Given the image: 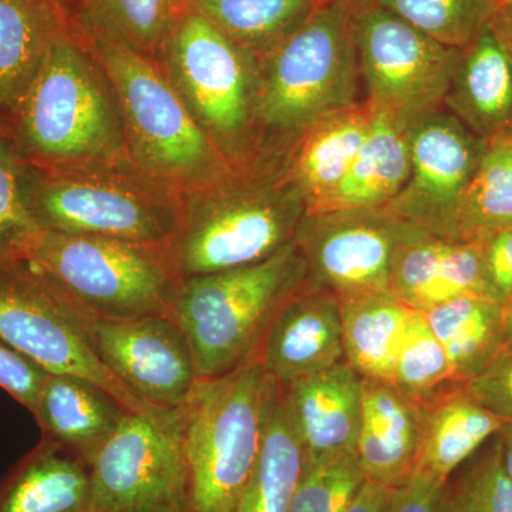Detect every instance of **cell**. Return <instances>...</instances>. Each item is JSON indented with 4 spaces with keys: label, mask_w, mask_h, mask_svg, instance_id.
Masks as SVG:
<instances>
[{
    "label": "cell",
    "mask_w": 512,
    "mask_h": 512,
    "mask_svg": "<svg viewBox=\"0 0 512 512\" xmlns=\"http://www.w3.org/2000/svg\"><path fill=\"white\" fill-rule=\"evenodd\" d=\"M0 124L25 163L37 167H136L109 79L70 16Z\"/></svg>",
    "instance_id": "6da1fadb"
},
{
    "label": "cell",
    "mask_w": 512,
    "mask_h": 512,
    "mask_svg": "<svg viewBox=\"0 0 512 512\" xmlns=\"http://www.w3.org/2000/svg\"><path fill=\"white\" fill-rule=\"evenodd\" d=\"M306 211L285 156L262 158L181 192L165 252L178 281L259 264L293 244Z\"/></svg>",
    "instance_id": "7a4b0ae2"
},
{
    "label": "cell",
    "mask_w": 512,
    "mask_h": 512,
    "mask_svg": "<svg viewBox=\"0 0 512 512\" xmlns=\"http://www.w3.org/2000/svg\"><path fill=\"white\" fill-rule=\"evenodd\" d=\"M353 6L328 0L258 57L252 119L262 157H284L323 117L360 103Z\"/></svg>",
    "instance_id": "3957f363"
},
{
    "label": "cell",
    "mask_w": 512,
    "mask_h": 512,
    "mask_svg": "<svg viewBox=\"0 0 512 512\" xmlns=\"http://www.w3.org/2000/svg\"><path fill=\"white\" fill-rule=\"evenodd\" d=\"M72 20L109 79L137 170L180 194L235 170L212 146L153 57L114 30Z\"/></svg>",
    "instance_id": "277c9868"
},
{
    "label": "cell",
    "mask_w": 512,
    "mask_h": 512,
    "mask_svg": "<svg viewBox=\"0 0 512 512\" xmlns=\"http://www.w3.org/2000/svg\"><path fill=\"white\" fill-rule=\"evenodd\" d=\"M281 386L259 360L200 379L180 410L190 512H234L254 473Z\"/></svg>",
    "instance_id": "5b68a950"
},
{
    "label": "cell",
    "mask_w": 512,
    "mask_h": 512,
    "mask_svg": "<svg viewBox=\"0 0 512 512\" xmlns=\"http://www.w3.org/2000/svg\"><path fill=\"white\" fill-rule=\"evenodd\" d=\"M306 285L293 242L259 264L181 279L167 316L190 343L200 379L217 377L258 355L275 316Z\"/></svg>",
    "instance_id": "8992f818"
},
{
    "label": "cell",
    "mask_w": 512,
    "mask_h": 512,
    "mask_svg": "<svg viewBox=\"0 0 512 512\" xmlns=\"http://www.w3.org/2000/svg\"><path fill=\"white\" fill-rule=\"evenodd\" d=\"M23 191L42 231L164 244L180 192L136 167L47 168L25 164Z\"/></svg>",
    "instance_id": "52a82bcc"
},
{
    "label": "cell",
    "mask_w": 512,
    "mask_h": 512,
    "mask_svg": "<svg viewBox=\"0 0 512 512\" xmlns=\"http://www.w3.org/2000/svg\"><path fill=\"white\" fill-rule=\"evenodd\" d=\"M25 261L89 320L167 315L180 282L164 244L40 231Z\"/></svg>",
    "instance_id": "ba28073f"
},
{
    "label": "cell",
    "mask_w": 512,
    "mask_h": 512,
    "mask_svg": "<svg viewBox=\"0 0 512 512\" xmlns=\"http://www.w3.org/2000/svg\"><path fill=\"white\" fill-rule=\"evenodd\" d=\"M185 107L231 167L262 160L254 106L258 57L238 46L192 6L156 56Z\"/></svg>",
    "instance_id": "9c48e42d"
},
{
    "label": "cell",
    "mask_w": 512,
    "mask_h": 512,
    "mask_svg": "<svg viewBox=\"0 0 512 512\" xmlns=\"http://www.w3.org/2000/svg\"><path fill=\"white\" fill-rule=\"evenodd\" d=\"M90 512H190L180 410L130 412L89 466Z\"/></svg>",
    "instance_id": "30bf717a"
},
{
    "label": "cell",
    "mask_w": 512,
    "mask_h": 512,
    "mask_svg": "<svg viewBox=\"0 0 512 512\" xmlns=\"http://www.w3.org/2000/svg\"><path fill=\"white\" fill-rule=\"evenodd\" d=\"M0 339L47 373L99 384L130 412L154 409L111 375L94 352L87 319L26 261L0 265Z\"/></svg>",
    "instance_id": "8fae6325"
},
{
    "label": "cell",
    "mask_w": 512,
    "mask_h": 512,
    "mask_svg": "<svg viewBox=\"0 0 512 512\" xmlns=\"http://www.w3.org/2000/svg\"><path fill=\"white\" fill-rule=\"evenodd\" d=\"M353 28L360 79L375 109L412 126L443 107L460 49L373 3L353 6Z\"/></svg>",
    "instance_id": "7c38bea8"
},
{
    "label": "cell",
    "mask_w": 512,
    "mask_h": 512,
    "mask_svg": "<svg viewBox=\"0 0 512 512\" xmlns=\"http://www.w3.org/2000/svg\"><path fill=\"white\" fill-rule=\"evenodd\" d=\"M389 207L306 212L295 245L308 271V284L339 301L390 291L396 245L412 228Z\"/></svg>",
    "instance_id": "4fadbf2b"
},
{
    "label": "cell",
    "mask_w": 512,
    "mask_h": 512,
    "mask_svg": "<svg viewBox=\"0 0 512 512\" xmlns=\"http://www.w3.org/2000/svg\"><path fill=\"white\" fill-rule=\"evenodd\" d=\"M410 175L390 208L402 220L447 239L488 141L440 107L409 127Z\"/></svg>",
    "instance_id": "5bb4252c"
},
{
    "label": "cell",
    "mask_w": 512,
    "mask_h": 512,
    "mask_svg": "<svg viewBox=\"0 0 512 512\" xmlns=\"http://www.w3.org/2000/svg\"><path fill=\"white\" fill-rule=\"evenodd\" d=\"M87 329L101 363L150 406L180 407L200 380L190 343L170 316L87 319Z\"/></svg>",
    "instance_id": "9a60e30c"
},
{
    "label": "cell",
    "mask_w": 512,
    "mask_h": 512,
    "mask_svg": "<svg viewBox=\"0 0 512 512\" xmlns=\"http://www.w3.org/2000/svg\"><path fill=\"white\" fill-rule=\"evenodd\" d=\"M256 359L279 386L346 362L338 296L302 288L275 316Z\"/></svg>",
    "instance_id": "2e32d148"
},
{
    "label": "cell",
    "mask_w": 512,
    "mask_h": 512,
    "mask_svg": "<svg viewBox=\"0 0 512 512\" xmlns=\"http://www.w3.org/2000/svg\"><path fill=\"white\" fill-rule=\"evenodd\" d=\"M281 397L306 461L355 454L363 377L348 363L281 386Z\"/></svg>",
    "instance_id": "e0dca14e"
},
{
    "label": "cell",
    "mask_w": 512,
    "mask_h": 512,
    "mask_svg": "<svg viewBox=\"0 0 512 512\" xmlns=\"http://www.w3.org/2000/svg\"><path fill=\"white\" fill-rule=\"evenodd\" d=\"M421 406L392 384L363 379L362 420L355 456L366 480L394 490L416 471Z\"/></svg>",
    "instance_id": "ac0fdd59"
},
{
    "label": "cell",
    "mask_w": 512,
    "mask_h": 512,
    "mask_svg": "<svg viewBox=\"0 0 512 512\" xmlns=\"http://www.w3.org/2000/svg\"><path fill=\"white\" fill-rule=\"evenodd\" d=\"M130 410L99 384L73 375H47L33 417L42 439L87 467Z\"/></svg>",
    "instance_id": "d6986e66"
},
{
    "label": "cell",
    "mask_w": 512,
    "mask_h": 512,
    "mask_svg": "<svg viewBox=\"0 0 512 512\" xmlns=\"http://www.w3.org/2000/svg\"><path fill=\"white\" fill-rule=\"evenodd\" d=\"M443 107L483 140L511 136L512 62L488 26L460 49Z\"/></svg>",
    "instance_id": "ffe728a7"
},
{
    "label": "cell",
    "mask_w": 512,
    "mask_h": 512,
    "mask_svg": "<svg viewBox=\"0 0 512 512\" xmlns=\"http://www.w3.org/2000/svg\"><path fill=\"white\" fill-rule=\"evenodd\" d=\"M375 107L367 100L353 104L309 127L285 154L293 181L305 197L308 211H319L349 173L365 143Z\"/></svg>",
    "instance_id": "44dd1931"
},
{
    "label": "cell",
    "mask_w": 512,
    "mask_h": 512,
    "mask_svg": "<svg viewBox=\"0 0 512 512\" xmlns=\"http://www.w3.org/2000/svg\"><path fill=\"white\" fill-rule=\"evenodd\" d=\"M503 424L467 393L464 384L450 387L421 406V439L414 473L447 483Z\"/></svg>",
    "instance_id": "7402d4cb"
},
{
    "label": "cell",
    "mask_w": 512,
    "mask_h": 512,
    "mask_svg": "<svg viewBox=\"0 0 512 512\" xmlns=\"http://www.w3.org/2000/svg\"><path fill=\"white\" fill-rule=\"evenodd\" d=\"M0 512H90L89 467L40 439L0 478Z\"/></svg>",
    "instance_id": "603a6c76"
},
{
    "label": "cell",
    "mask_w": 512,
    "mask_h": 512,
    "mask_svg": "<svg viewBox=\"0 0 512 512\" xmlns=\"http://www.w3.org/2000/svg\"><path fill=\"white\" fill-rule=\"evenodd\" d=\"M409 127L390 114L375 109L369 134L345 180L316 212L389 205L409 180Z\"/></svg>",
    "instance_id": "cb8c5ba5"
},
{
    "label": "cell",
    "mask_w": 512,
    "mask_h": 512,
    "mask_svg": "<svg viewBox=\"0 0 512 512\" xmlns=\"http://www.w3.org/2000/svg\"><path fill=\"white\" fill-rule=\"evenodd\" d=\"M67 20L64 6L0 0V120L29 89Z\"/></svg>",
    "instance_id": "d4e9b609"
},
{
    "label": "cell",
    "mask_w": 512,
    "mask_h": 512,
    "mask_svg": "<svg viewBox=\"0 0 512 512\" xmlns=\"http://www.w3.org/2000/svg\"><path fill=\"white\" fill-rule=\"evenodd\" d=\"M346 363L363 379L392 383L414 309L392 291L372 292L340 301Z\"/></svg>",
    "instance_id": "484cf974"
},
{
    "label": "cell",
    "mask_w": 512,
    "mask_h": 512,
    "mask_svg": "<svg viewBox=\"0 0 512 512\" xmlns=\"http://www.w3.org/2000/svg\"><path fill=\"white\" fill-rule=\"evenodd\" d=\"M424 315L460 383L473 379L507 346L503 303L495 299L463 296Z\"/></svg>",
    "instance_id": "4316f807"
},
{
    "label": "cell",
    "mask_w": 512,
    "mask_h": 512,
    "mask_svg": "<svg viewBox=\"0 0 512 512\" xmlns=\"http://www.w3.org/2000/svg\"><path fill=\"white\" fill-rule=\"evenodd\" d=\"M512 227V136L488 141L448 232V241L481 244Z\"/></svg>",
    "instance_id": "83f0119b"
},
{
    "label": "cell",
    "mask_w": 512,
    "mask_h": 512,
    "mask_svg": "<svg viewBox=\"0 0 512 512\" xmlns=\"http://www.w3.org/2000/svg\"><path fill=\"white\" fill-rule=\"evenodd\" d=\"M328 0H194L215 28L256 57L274 50Z\"/></svg>",
    "instance_id": "f1b7e54d"
},
{
    "label": "cell",
    "mask_w": 512,
    "mask_h": 512,
    "mask_svg": "<svg viewBox=\"0 0 512 512\" xmlns=\"http://www.w3.org/2000/svg\"><path fill=\"white\" fill-rule=\"evenodd\" d=\"M305 463L301 440L279 393L258 463L234 512H291Z\"/></svg>",
    "instance_id": "f546056e"
},
{
    "label": "cell",
    "mask_w": 512,
    "mask_h": 512,
    "mask_svg": "<svg viewBox=\"0 0 512 512\" xmlns=\"http://www.w3.org/2000/svg\"><path fill=\"white\" fill-rule=\"evenodd\" d=\"M192 6L194 0H76L66 9L76 22L114 30L156 60L168 33Z\"/></svg>",
    "instance_id": "4dcf8cb0"
},
{
    "label": "cell",
    "mask_w": 512,
    "mask_h": 512,
    "mask_svg": "<svg viewBox=\"0 0 512 512\" xmlns=\"http://www.w3.org/2000/svg\"><path fill=\"white\" fill-rule=\"evenodd\" d=\"M392 386L420 406L430 403L458 382L453 366L426 315L414 311L394 363Z\"/></svg>",
    "instance_id": "1f68e13d"
},
{
    "label": "cell",
    "mask_w": 512,
    "mask_h": 512,
    "mask_svg": "<svg viewBox=\"0 0 512 512\" xmlns=\"http://www.w3.org/2000/svg\"><path fill=\"white\" fill-rule=\"evenodd\" d=\"M389 10L437 42L454 49L470 45L487 28L494 0H365Z\"/></svg>",
    "instance_id": "d6a6232c"
},
{
    "label": "cell",
    "mask_w": 512,
    "mask_h": 512,
    "mask_svg": "<svg viewBox=\"0 0 512 512\" xmlns=\"http://www.w3.org/2000/svg\"><path fill=\"white\" fill-rule=\"evenodd\" d=\"M443 247V238L413 224L394 249L390 291L414 311L426 313L443 303Z\"/></svg>",
    "instance_id": "836d02e7"
},
{
    "label": "cell",
    "mask_w": 512,
    "mask_h": 512,
    "mask_svg": "<svg viewBox=\"0 0 512 512\" xmlns=\"http://www.w3.org/2000/svg\"><path fill=\"white\" fill-rule=\"evenodd\" d=\"M441 491L436 512H512V480L505 473L497 434Z\"/></svg>",
    "instance_id": "e575fe53"
},
{
    "label": "cell",
    "mask_w": 512,
    "mask_h": 512,
    "mask_svg": "<svg viewBox=\"0 0 512 512\" xmlns=\"http://www.w3.org/2000/svg\"><path fill=\"white\" fill-rule=\"evenodd\" d=\"M25 160L0 124V265L25 261L42 229L30 215L23 191Z\"/></svg>",
    "instance_id": "d590c367"
},
{
    "label": "cell",
    "mask_w": 512,
    "mask_h": 512,
    "mask_svg": "<svg viewBox=\"0 0 512 512\" xmlns=\"http://www.w3.org/2000/svg\"><path fill=\"white\" fill-rule=\"evenodd\" d=\"M365 483L353 453L306 461L291 512H345Z\"/></svg>",
    "instance_id": "8d00e7d4"
},
{
    "label": "cell",
    "mask_w": 512,
    "mask_h": 512,
    "mask_svg": "<svg viewBox=\"0 0 512 512\" xmlns=\"http://www.w3.org/2000/svg\"><path fill=\"white\" fill-rule=\"evenodd\" d=\"M464 387L485 410L504 423L512 421V349L505 346Z\"/></svg>",
    "instance_id": "74e56055"
},
{
    "label": "cell",
    "mask_w": 512,
    "mask_h": 512,
    "mask_svg": "<svg viewBox=\"0 0 512 512\" xmlns=\"http://www.w3.org/2000/svg\"><path fill=\"white\" fill-rule=\"evenodd\" d=\"M49 373L0 339V389L30 413L35 412Z\"/></svg>",
    "instance_id": "f35d334b"
},
{
    "label": "cell",
    "mask_w": 512,
    "mask_h": 512,
    "mask_svg": "<svg viewBox=\"0 0 512 512\" xmlns=\"http://www.w3.org/2000/svg\"><path fill=\"white\" fill-rule=\"evenodd\" d=\"M478 247L491 296L503 303L512 295V227L491 235Z\"/></svg>",
    "instance_id": "ab89813d"
},
{
    "label": "cell",
    "mask_w": 512,
    "mask_h": 512,
    "mask_svg": "<svg viewBox=\"0 0 512 512\" xmlns=\"http://www.w3.org/2000/svg\"><path fill=\"white\" fill-rule=\"evenodd\" d=\"M446 483L423 473H414L402 487L390 490L384 512H436Z\"/></svg>",
    "instance_id": "60d3db41"
},
{
    "label": "cell",
    "mask_w": 512,
    "mask_h": 512,
    "mask_svg": "<svg viewBox=\"0 0 512 512\" xmlns=\"http://www.w3.org/2000/svg\"><path fill=\"white\" fill-rule=\"evenodd\" d=\"M389 495V488L366 480L345 512H384Z\"/></svg>",
    "instance_id": "b9f144b4"
},
{
    "label": "cell",
    "mask_w": 512,
    "mask_h": 512,
    "mask_svg": "<svg viewBox=\"0 0 512 512\" xmlns=\"http://www.w3.org/2000/svg\"><path fill=\"white\" fill-rule=\"evenodd\" d=\"M488 28L497 37L512 62V5L495 8L488 22Z\"/></svg>",
    "instance_id": "7bdbcfd3"
},
{
    "label": "cell",
    "mask_w": 512,
    "mask_h": 512,
    "mask_svg": "<svg viewBox=\"0 0 512 512\" xmlns=\"http://www.w3.org/2000/svg\"><path fill=\"white\" fill-rule=\"evenodd\" d=\"M498 443H500L501 460L505 473L512 480V421L503 424L497 433Z\"/></svg>",
    "instance_id": "ee69618b"
},
{
    "label": "cell",
    "mask_w": 512,
    "mask_h": 512,
    "mask_svg": "<svg viewBox=\"0 0 512 512\" xmlns=\"http://www.w3.org/2000/svg\"><path fill=\"white\" fill-rule=\"evenodd\" d=\"M505 338L512 332V295L503 302Z\"/></svg>",
    "instance_id": "f6af8a7d"
},
{
    "label": "cell",
    "mask_w": 512,
    "mask_h": 512,
    "mask_svg": "<svg viewBox=\"0 0 512 512\" xmlns=\"http://www.w3.org/2000/svg\"><path fill=\"white\" fill-rule=\"evenodd\" d=\"M29 2L49 3V5H60L64 6V8H69L76 0H29Z\"/></svg>",
    "instance_id": "bcb514c9"
},
{
    "label": "cell",
    "mask_w": 512,
    "mask_h": 512,
    "mask_svg": "<svg viewBox=\"0 0 512 512\" xmlns=\"http://www.w3.org/2000/svg\"><path fill=\"white\" fill-rule=\"evenodd\" d=\"M495 8H500V6L512 5V0H494Z\"/></svg>",
    "instance_id": "7dc6e473"
},
{
    "label": "cell",
    "mask_w": 512,
    "mask_h": 512,
    "mask_svg": "<svg viewBox=\"0 0 512 512\" xmlns=\"http://www.w3.org/2000/svg\"><path fill=\"white\" fill-rule=\"evenodd\" d=\"M345 2L350 3L352 6L360 5V3L365 2V0H345Z\"/></svg>",
    "instance_id": "c3c4849f"
},
{
    "label": "cell",
    "mask_w": 512,
    "mask_h": 512,
    "mask_svg": "<svg viewBox=\"0 0 512 512\" xmlns=\"http://www.w3.org/2000/svg\"><path fill=\"white\" fill-rule=\"evenodd\" d=\"M511 136H512V133H511Z\"/></svg>",
    "instance_id": "681fc988"
}]
</instances>
